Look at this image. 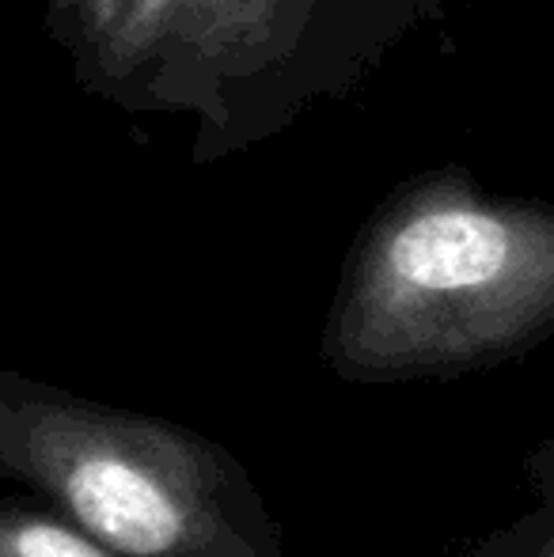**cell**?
Masks as SVG:
<instances>
[{"mask_svg":"<svg viewBox=\"0 0 554 557\" xmlns=\"http://www.w3.org/2000/svg\"><path fill=\"white\" fill-rule=\"evenodd\" d=\"M0 478L122 557H288L221 441L0 368Z\"/></svg>","mask_w":554,"mask_h":557,"instance_id":"cell-3","label":"cell"},{"mask_svg":"<svg viewBox=\"0 0 554 557\" xmlns=\"http://www.w3.org/2000/svg\"><path fill=\"white\" fill-rule=\"evenodd\" d=\"M452 0H126L73 61L91 99L190 117L198 168L293 133L365 91Z\"/></svg>","mask_w":554,"mask_h":557,"instance_id":"cell-2","label":"cell"},{"mask_svg":"<svg viewBox=\"0 0 554 557\" xmlns=\"http://www.w3.org/2000/svg\"><path fill=\"white\" fill-rule=\"evenodd\" d=\"M525 482L532 485V508L479 539L464 557H554V429L525 459Z\"/></svg>","mask_w":554,"mask_h":557,"instance_id":"cell-5","label":"cell"},{"mask_svg":"<svg viewBox=\"0 0 554 557\" xmlns=\"http://www.w3.org/2000/svg\"><path fill=\"white\" fill-rule=\"evenodd\" d=\"M122 8H126V0H50L46 4V35L73 65L119 23Z\"/></svg>","mask_w":554,"mask_h":557,"instance_id":"cell-6","label":"cell"},{"mask_svg":"<svg viewBox=\"0 0 554 557\" xmlns=\"http://www.w3.org/2000/svg\"><path fill=\"white\" fill-rule=\"evenodd\" d=\"M554 337V201L487 190L459 163L399 183L361 224L319 357L338 380H459Z\"/></svg>","mask_w":554,"mask_h":557,"instance_id":"cell-1","label":"cell"},{"mask_svg":"<svg viewBox=\"0 0 554 557\" xmlns=\"http://www.w3.org/2000/svg\"><path fill=\"white\" fill-rule=\"evenodd\" d=\"M0 557H122L30 493H0Z\"/></svg>","mask_w":554,"mask_h":557,"instance_id":"cell-4","label":"cell"}]
</instances>
